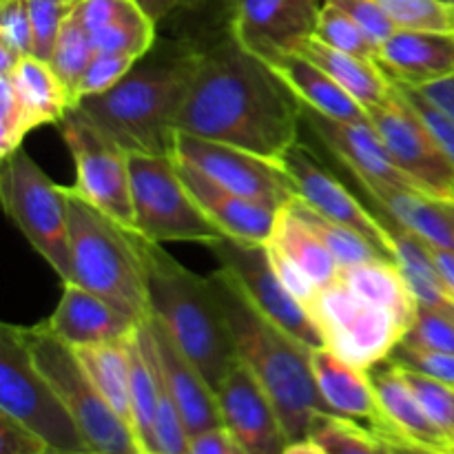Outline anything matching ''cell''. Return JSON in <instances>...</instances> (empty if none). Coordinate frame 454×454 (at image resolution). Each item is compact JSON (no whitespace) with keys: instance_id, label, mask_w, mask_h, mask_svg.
Returning a JSON list of instances; mask_svg holds the SVG:
<instances>
[{"instance_id":"cell-23","label":"cell","mask_w":454,"mask_h":454,"mask_svg":"<svg viewBox=\"0 0 454 454\" xmlns=\"http://www.w3.org/2000/svg\"><path fill=\"white\" fill-rule=\"evenodd\" d=\"M315 384L333 415L346 417L371 430L386 424L371 371L346 362L331 348H315L310 353Z\"/></svg>"},{"instance_id":"cell-10","label":"cell","mask_w":454,"mask_h":454,"mask_svg":"<svg viewBox=\"0 0 454 454\" xmlns=\"http://www.w3.org/2000/svg\"><path fill=\"white\" fill-rule=\"evenodd\" d=\"M309 315L322 331L326 348L364 371L388 359L408 333L393 310L340 278L317 293Z\"/></svg>"},{"instance_id":"cell-8","label":"cell","mask_w":454,"mask_h":454,"mask_svg":"<svg viewBox=\"0 0 454 454\" xmlns=\"http://www.w3.org/2000/svg\"><path fill=\"white\" fill-rule=\"evenodd\" d=\"M0 412L40 434L51 452H91L60 395L35 366L20 326L13 324L0 326Z\"/></svg>"},{"instance_id":"cell-18","label":"cell","mask_w":454,"mask_h":454,"mask_svg":"<svg viewBox=\"0 0 454 454\" xmlns=\"http://www.w3.org/2000/svg\"><path fill=\"white\" fill-rule=\"evenodd\" d=\"M222 426L248 454H284L291 443L278 408L242 362L215 390Z\"/></svg>"},{"instance_id":"cell-60","label":"cell","mask_w":454,"mask_h":454,"mask_svg":"<svg viewBox=\"0 0 454 454\" xmlns=\"http://www.w3.org/2000/svg\"><path fill=\"white\" fill-rule=\"evenodd\" d=\"M452 13H454V3H452Z\"/></svg>"},{"instance_id":"cell-57","label":"cell","mask_w":454,"mask_h":454,"mask_svg":"<svg viewBox=\"0 0 454 454\" xmlns=\"http://www.w3.org/2000/svg\"><path fill=\"white\" fill-rule=\"evenodd\" d=\"M434 454V452H433ZM442 454H454V448H450V450H448V452H442Z\"/></svg>"},{"instance_id":"cell-33","label":"cell","mask_w":454,"mask_h":454,"mask_svg":"<svg viewBox=\"0 0 454 454\" xmlns=\"http://www.w3.org/2000/svg\"><path fill=\"white\" fill-rule=\"evenodd\" d=\"M309 437L326 454H395L393 446L375 430L331 412L315 417Z\"/></svg>"},{"instance_id":"cell-38","label":"cell","mask_w":454,"mask_h":454,"mask_svg":"<svg viewBox=\"0 0 454 454\" xmlns=\"http://www.w3.org/2000/svg\"><path fill=\"white\" fill-rule=\"evenodd\" d=\"M399 371H402L403 380L408 381L415 397L419 399L426 415L454 439V386L421 375V372L406 371L402 366H399Z\"/></svg>"},{"instance_id":"cell-32","label":"cell","mask_w":454,"mask_h":454,"mask_svg":"<svg viewBox=\"0 0 454 454\" xmlns=\"http://www.w3.org/2000/svg\"><path fill=\"white\" fill-rule=\"evenodd\" d=\"M286 208L291 213H295V215L300 217V220L304 222L324 244H326V248L335 255L340 266H357L368 264V262L388 260V257L381 255L368 239H364L362 235L355 233V231L346 229V226L337 224V222L328 220L326 215L315 211V208L310 207V204H306L301 198H293L291 202L286 204ZM395 264H397V262H395Z\"/></svg>"},{"instance_id":"cell-24","label":"cell","mask_w":454,"mask_h":454,"mask_svg":"<svg viewBox=\"0 0 454 454\" xmlns=\"http://www.w3.org/2000/svg\"><path fill=\"white\" fill-rule=\"evenodd\" d=\"M372 386L377 390L381 412L386 424L375 433H393L424 450L442 454L454 448V439L443 433L421 408L419 399L415 397L408 381L403 380L397 364L384 359L381 364L371 368Z\"/></svg>"},{"instance_id":"cell-58","label":"cell","mask_w":454,"mask_h":454,"mask_svg":"<svg viewBox=\"0 0 454 454\" xmlns=\"http://www.w3.org/2000/svg\"><path fill=\"white\" fill-rule=\"evenodd\" d=\"M65 3H80V0H65Z\"/></svg>"},{"instance_id":"cell-1","label":"cell","mask_w":454,"mask_h":454,"mask_svg":"<svg viewBox=\"0 0 454 454\" xmlns=\"http://www.w3.org/2000/svg\"><path fill=\"white\" fill-rule=\"evenodd\" d=\"M300 124L301 102L288 84L229 38L202 51L177 131L279 162L300 142Z\"/></svg>"},{"instance_id":"cell-25","label":"cell","mask_w":454,"mask_h":454,"mask_svg":"<svg viewBox=\"0 0 454 454\" xmlns=\"http://www.w3.org/2000/svg\"><path fill=\"white\" fill-rule=\"evenodd\" d=\"M78 13L98 51L142 58L155 44V20L136 0H80Z\"/></svg>"},{"instance_id":"cell-42","label":"cell","mask_w":454,"mask_h":454,"mask_svg":"<svg viewBox=\"0 0 454 454\" xmlns=\"http://www.w3.org/2000/svg\"><path fill=\"white\" fill-rule=\"evenodd\" d=\"M388 359L406 371L421 372V375L454 386V353H439V350L399 344Z\"/></svg>"},{"instance_id":"cell-39","label":"cell","mask_w":454,"mask_h":454,"mask_svg":"<svg viewBox=\"0 0 454 454\" xmlns=\"http://www.w3.org/2000/svg\"><path fill=\"white\" fill-rule=\"evenodd\" d=\"M78 3L65 0H29L31 31H34V56L40 60L51 58L62 25Z\"/></svg>"},{"instance_id":"cell-7","label":"cell","mask_w":454,"mask_h":454,"mask_svg":"<svg viewBox=\"0 0 454 454\" xmlns=\"http://www.w3.org/2000/svg\"><path fill=\"white\" fill-rule=\"evenodd\" d=\"M0 200L9 220L62 284L74 282L65 186L56 184L22 146L0 164Z\"/></svg>"},{"instance_id":"cell-14","label":"cell","mask_w":454,"mask_h":454,"mask_svg":"<svg viewBox=\"0 0 454 454\" xmlns=\"http://www.w3.org/2000/svg\"><path fill=\"white\" fill-rule=\"evenodd\" d=\"M176 158L200 168L224 189L278 211L297 198L295 184L282 164L224 142L177 133Z\"/></svg>"},{"instance_id":"cell-16","label":"cell","mask_w":454,"mask_h":454,"mask_svg":"<svg viewBox=\"0 0 454 454\" xmlns=\"http://www.w3.org/2000/svg\"><path fill=\"white\" fill-rule=\"evenodd\" d=\"M301 122L353 173L362 189L424 193L419 184L395 164L393 155L388 153L371 120L368 122H341V120H333L301 105Z\"/></svg>"},{"instance_id":"cell-19","label":"cell","mask_w":454,"mask_h":454,"mask_svg":"<svg viewBox=\"0 0 454 454\" xmlns=\"http://www.w3.org/2000/svg\"><path fill=\"white\" fill-rule=\"evenodd\" d=\"M145 324L146 331H149L155 362H158L164 381H167L168 390H171L173 399H176L177 408L184 417L191 437L204 433V430L215 428V426H222L217 395L208 386V381L204 380L202 372L182 353L180 346L171 340L167 328L153 315H149Z\"/></svg>"},{"instance_id":"cell-51","label":"cell","mask_w":454,"mask_h":454,"mask_svg":"<svg viewBox=\"0 0 454 454\" xmlns=\"http://www.w3.org/2000/svg\"><path fill=\"white\" fill-rule=\"evenodd\" d=\"M377 434H381V437H384L386 442H388L390 446H393L395 454H433V452L424 450V448L415 446V443L406 442V439L397 437V434H393V433H386V430H381V433H377Z\"/></svg>"},{"instance_id":"cell-45","label":"cell","mask_w":454,"mask_h":454,"mask_svg":"<svg viewBox=\"0 0 454 454\" xmlns=\"http://www.w3.org/2000/svg\"><path fill=\"white\" fill-rule=\"evenodd\" d=\"M397 87L402 89V93L406 96L408 105H411L412 109L417 111V115L424 120V124L430 129V133L434 136V140L439 142V146L446 151L448 158L454 162V120L450 118V115L443 114L442 109H437L433 102L426 100V98L421 96L419 91H415V89L403 87V84H397Z\"/></svg>"},{"instance_id":"cell-17","label":"cell","mask_w":454,"mask_h":454,"mask_svg":"<svg viewBox=\"0 0 454 454\" xmlns=\"http://www.w3.org/2000/svg\"><path fill=\"white\" fill-rule=\"evenodd\" d=\"M319 0H231V38L269 60L315 35Z\"/></svg>"},{"instance_id":"cell-34","label":"cell","mask_w":454,"mask_h":454,"mask_svg":"<svg viewBox=\"0 0 454 454\" xmlns=\"http://www.w3.org/2000/svg\"><path fill=\"white\" fill-rule=\"evenodd\" d=\"M96 53L98 49L93 44L91 34L84 27L78 7H74V12L69 13V18L62 25L56 47H53L51 58H49V65L60 75L75 105H78V84L82 80L84 71L89 69L91 60L96 58Z\"/></svg>"},{"instance_id":"cell-50","label":"cell","mask_w":454,"mask_h":454,"mask_svg":"<svg viewBox=\"0 0 454 454\" xmlns=\"http://www.w3.org/2000/svg\"><path fill=\"white\" fill-rule=\"evenodd\" d=\"M136 3L140 4V7L145 9V12L149 13L155 22H160L162 18H167L176 7H180V4H177V0H136Z\"/></svg>"},{"instance_id":"cell-21","label":"cell","mask_w":454,"mask_h":454,"mask_svg":"<svg viewBox=\"0 0 454 454\" xmlns=\"http://www.w3.org/2000/svg\"><path fill=\"white\" fill-rule=\"evenodd\" d=\"M176 167L195 202L222 233L235 239H244V242H269L275 224H278V208H270L266 204L224 189L208 176H204L200 168L177 158Z\"/></svg>"},{"instance_id":"cell-35","label":"cell","mask_w":454,"mask_h":454,"mask_svg":"<svg viewBox=\"0 0 454 454\" xmlns=\"http://www.w3.org/2000/svg\"><path fill=\"white\" fill-rule=\"evenodd\" d=\"M315 38L326 43L328 47L353 53V56L364 58V60L377 62V58H380V44L348 13H344L340 7L326 3V0H324L322 9H319Z\"/></svg>"},{"instance_id":"cell-28","label":"cell","mask_w":454,"mask_h":454,"mask_svg":"<svg viewBox=\"0 0 454 454\" xmlns=\"http://www.w3.org/2000/svg\"><path fill=\"white\" fill-rule=\"evenodd\" d=\"M293 51L301 53L309 60H313L319 69L326 71L366 111L388 102L390 93H393L395 82L384 74V69L377 62L364 60V58L353 56V53L328 47L326 43H322L315 35L301 40Z\"/></svg>"},{"instance_id":"cell-4","label":"cell","mask_w":454,"mask_h":454,"mask_svg":"<svg viewBox=\"0 0 454 454\" xmlns=\"http://www.w3.org/2000/svg\"><path fill=\"white\" fill-rule=\"evenodd\" d=\"M133 235L145 262L151 315L217 390L239 359L211 282L180 264L162 244L137 231Z\"/></svg>"},{"instance_id":"cell-36","label":"cell","mask_w":454,"mask_h":454,"mask_svg":"<svg viewBox=\"0 0 454 454\" xmlns=\"http://www.w3.org/2000/svg\"><path fill=\"white\" fill-rule=\"evenodd\" d=\"M397 31H450L452 4L443 0H377Z\"/></svg>"},{"instance_id":"cell-53","label":"cell","mask_w":454,"mask_h":454,"mask_svg":"<svg viewBox=\"0 0 454 454\" xmlns=\"http://www.w3.org/2000/svg\"><path fill=\"white\" fill-rule=\"evenodd\" d=\"M284 454H326L324 452V448L319 446L317 442H313V439H300V442H291L286 446V450Z\"/></svg>"},{"instance_id":"cell-52","label":"cell","mask_w":454,"mask_h":454,"mask_svg":"<svg viewBox=\"0 0 454 454\" xmlns=\"http://www.w3.org/2000/svg\"><path fill=\"white\" fill-rule=\"evenodd\" d=\"M22 56L18 51H13L9 44L0 43V75L3 74H12L18 65H20Z\"/></svg>"},{"instance_id":"cell-49","label":"cell","mask_w":454,"mask_h":454,"mask_svg":"<svg viewBox=\"0 0 454 454\" xmlns=\"http://www.w3.org/2000/svg\"><path fill=\"white\" fill-rule=\"evenodd\" d=\"M430 253H433V260L434 264H437L439 273H442V278L446 279L448 288H450V293L454 295V251L450 248H437V247H430Z\"/></svg>"},{"instance_id":"cell-43","label":"cell","mask_w":454,"mask_h":454,"mask_svg":"<svg viewBox=\"0 0 454 454\" xmlns=\"http://www.w3.org/2000/svg\"><path fill=\"white\" fill-rule=\"evenodd\" d=\"M0 43L9 44L22 58L34 56L29 0H3L0 3Z\"/></svg>"},{"instance_id":"cell-44","label":"cell","mask_w":454,"mask_h":454,"mask_svg":"<svg viewBox=\"0 0 454 454\" xmlns=\"http://www.w3.org/2000/svg\"><path fill=\"white\" fill-rule=\"evenodd\" d=\"M326 3L335 4L341 12L348 13L380 47L384 40H388L397 31L377 0H326Z\"/></svg>"},{"instance_id":"cell-54","label":"cell","mask_w":454,"mask_h":454,"mask_svg":"<svg viewBox=\"0 0 454 454\" xmlns=\"http://www.w3.org/2000/svg\"><path fill=\"white\" fill-rule=\"evenodd\" d=\"M207 3V0H177V4H180V7H184V9H195V7H200V4H204Z\"/></svg>"},{"instance_id":"cell-37","label":"cell","mask_w":454,"mask_h":454,"mask_svg":"<svg viewBox=\"0 0 454 454\" xmlns=\"http://www.w3.org/2000/svg\"><path fill=\"white\" fill-rule=\"evenodd\" d=\"M38 127L18 93L12 75H0V158L20 149L27 133Z\"/></svg>"},{"instance_id":"cell-30","label":"cell","mask_w":454,"mask_h":454,"mask_svg":"<svg viewBox=\"0 0 454 454\" xmlns=\"http://www.w3.org/2000/svg\"><path fill=\"white\" fill-rule=\"evenodd\" d=\"M13 84L25 100L27 109L34 115L35 124H60V120L75 106L69 89L53 71L47 60L35 56L22 58L20 65L12 71Z\"/></svg>"},{"instance_id":"cell-6","label":"cell","mask_w":454,"mask_h":454,"mask_svg":"<svg viewBox=\"0 0 454 454\" xmlns=\"http://www.w3.org/2000/svg\"><path fill=\"white\" fill-rule=\"evenodd\" d=\"M35 366L56 388L93 454H142L131 426L111 408L82 368L75 350L49 331L47 322L20 326Z\"/></svg>"},{"instance_id":"cell-9","label":"cell","mask_w":454,"mask_h":454,"mask_svg":"<svg viewBox=\"0 0 454 454\" xmlns=\"http://www.w3.org/2000/svg\"><path fill=\"white\" fill-rule=\"evenodd\" d=\"M133 231L151 242H195L208 247L222 231L200 208L176 167V158L129 153Z\"/></svg>"},{"instance_id":"cell-59","label":"cell","mask_w":454,"mask_h":454,"mask_svg":"<svg viewBox=\"0 0 454 454\" xmlns=\"http://www.w3.org/2000/svg\"><path fill=\"white\" fill-rule=\"evenodd\" d=\"M443 3H450V4H452V3H454V0H443Z\"/></svg>"},{"instance_id":"cell-3","label":"cell","mask_w":454,"mask_h":454,"mask_svg":"<svg viewBox=\"0 0 454 454\" xmlns=\"http://www.w3.org/2000/svg\"><path fill=\"white\" fill-rule=\"evenodd\" d=\"M208 282L224 313L238 359L255 375L278 408L288 439H309L315 417L331 412L315 384L313 348L264 317L224 269L208 275Z\"/></svg>"},{"instance_id":"cell-13","label":"cell","mask_w":454,"mask_h":454,"mask_svg":"<svg viewBox=\"0 0 454 454\" xmlns=\"http://www.w3.org/2000/svg\"><path fill=\"white\" fill-rule=\"evenodd\" d=\"M368 120L395 164L419 184L426 195L442 202H454V162L439 146L424 120L408 105L395 84L388 102L368 109Z\"/></svg>"},{"instance_id":"cell-29","label":"cell","mask_w":454,"mask_h":454,"mask_svg":"<svg viewBox=\"0 0 454 454\" xmlns=\"http://www.w3.org/2000/svg\"><path fill=\"white\" fill-rule=\"evenodd\" d=\"M87 375L111 403L115 412L131 426V353L129 337L109 344L74 348ZM133 430V428H131Z\"/></svg>"},{"instance_id":"cell-11","label":"cell","mask_w":454,"mask_h":454,"mask_svg":"<svg viewBox=\"0 0 454 454\" xmlns=\"http://www.w3.org/2000/svg\"><path fill=\"white\" fill-rule=\"evenodd\" d=\"M58 129L75 162L74 189L102 213L133 229L129 151L75 106Z\"/></svg>"},{"instance_id":"cell-31","label":"cell","mask_w":454,"mask_h":454,"mask_svg":"<svg viewBox=\"0 0 454 454\" xmlns=\"http://www.w3.org/2000/svg\"><path fill=\"white\" fill-rule=\"evenodd\" d=\"M269 244L291 257L317 286H328L340 275V262L328 251L326 244L286 207L279 208L278 224H275Z\"/></svg>"},{"instance_id":"cell-47","label":"cell","mask_w":454,"mask_h":454,"mask_svg":"<svg viewBox=\"0 0 454 454\" xmlns=\"http://www.w3.org/2000/svg\"><path fill=\"white\" fill-rule=\"evenodd\" d=\"M189 454H248L239 446L238 439L224 428V426H215L211 430L193 434L189 443Z\"/></svg>"},{"instance_id":"cell-2","label":"cell","mask_w":454,"mask_h":454,"mask_svg":"<svg viewBox=\"0 0 454 454\" xmlns=\"http://www.w3.org/2000/svg\"><path fill=\"white\" fill-rule=\"evenodd\" d=\"M202 49H151L114 89L75 105L129 153L176 158L177 120Z\"/></svg>"},{"instance_id":"cell-46","label":"cell","mask_w":454,"mask_h":454,"mask_svg":"<svg viewBox=\"0 0 454 454\" xmlns=\"http://www.w3.org/2000/svg\"><path fill=\"white\" fill-rule=\"evenodd\" d=\"M47 442L13 417L0 412V454H47Z\"/></svg>"},{"instance_id":"cell-41","label":"cell","mask_w":454,"mask_h":454,"mask_svg":"<svg viewBox=\"0 0 454 454\" xmlns=\"http://www.w3.org/2000/svg\"><path fill=\"white\" fill-rule=\"evenodd\" d=\"M137 60L140 58L98 51L78 84V102L87 96H98V93H105L109 89H114L133 69V65Z\"/></svg>"},{"instance_id":"cell-48","label":"cell","mask_w":454,"mask_h":454,"mask_svg":"<svg viewBox=\"0 0 454 454\" xmlns=\"http://www.w3.org/2000/svg\"><path fill=\"white\" fill-rule=\"evenodd\" d=\"M415 91H419L426 100L433 102L437 109H442L443 114L450 115L454 120V75L439 80V82L424 84V87L415 89Z\"/></svg>"},{"instance_id":"cell-26","label":"cell","mask_w":454,"mask_h":454,"mask_svg":"<svg viewBox=\"0 0 454 454\" xmlns=\"http://www.w3.org/2000/svg\"><path fill=\"white\" fill-rule=\"evenodd\" d=\"M288 84L297 100L341 122H368V111L313 60L297 51H282L264 60Z\"/></svg>"},{"instance_id":"cell-55","label":"cell","mask_w":454,"mask_h":454,"mask_svg":"<svg viewBox=\"0 0 454 454\" xmlns=\"http://www.w3.org/2000/svg\"><path fill=\"white\" fill-rule=\"evenodd\" d=\"M448 211H450V215H452V222H454V202H448Z\"/></svg>"},{"instance_id":"cell-20","label":"cell","mask_w":454,"mask_h":454,"mask_svg":"<svg viewBox=\"0 0 454 454\" xmlns=\"http://www.w3.org/2000/svg\"><path fill=\"white\" fill-rule=\"evenodd\" d=\"M137 324L140 322L75 282L62 284L60 301L47 319L49 331L71 348L122 341L133 335Z\"/></svg>"},{"instance_id":"cell-15","label":"cell","mask_w":454,"mask_h":454,"mask_svg":"<svg viewBox=\"0 0 454 454\" xmlns=\"http://www.w3.org/2000/svg\"><path fill=\"white\" fill-rule=\"evenodd\" d=\"M284 171L293 180L297 189V198L304 200L306 204L326 215L328 220L346 226L362 235L364 239L372 244L377 251L388 260H395V239L390 235L388 226L380 215L368 211L366 204L350 193L326 167L317 160V155L306 145L297 142L288 149V153L279 160Z\"/></svg>"},{"instance_id":"cell-22","label":"cell","mask_w":454,"mask_h":454,"mask_svg":"<svg viewBox=\"0 0 454 454\" xmlns=\"http://www.w3.org/2000/svg\"><path fill=\"white\" fill-rule=\"evenodd\" d=\"M377 65L393 82L419 89L454 75V29L395 31L380 47Z\"/></svg>"},{"instance_id":"cell-12","label":"cell","mask_w":454,"mask_h":454,"mask_svg":"<svg viewBox=\"0 0 454 454\" xmlns=\"http://www.w3.org/2000/svg\"><path fill=\"white\" fill-rule=\"evenodd\" d=\"M208 251L220 262V269H224L239 291L247 295V300L260 310L264 317L278 324L282 331L295 337L309 348H324V335L309 315V310L288 293V288L279 282L273 264H270L269 248L266 244L244 242L231 235H222L213 244H208Z\"/></svg>"},{"instance_id":"cell-27","label":"cell","mask_w":454,"mask_h":454,"mask_svg":"<svg viewBox=\"0 0 454 454\" xmlns=\"http://www.w3.org/2000/svg\"><path fill=\"white\" fill-rule=\"evenodd\" d=\"M375 204L380 220L393 222L415 233L426 244L454 251V222L448 202L424 193H406L393 189H364Z\"/></svg>"},{"instance_id":"cell-40","label":"cell","mask_w":454,"mask_h":454,"mask_svg":"<svg viewBox=\"0 0 454 454\" xmlns=\"http://www.w3.org/2000/svg\"><path fill=\"white\" fill-rule=\"evenodd\" d=\"M399 344L439 350V353H454V317L419 306L415 322Z\"/></svg>"},{"instance_id":"cell-5","label":"cell","mask_w":454,"mask_h":454,"mask_svg":"<svg viewBox=\"0 0 454 454\" xmlns=\"http://www.w3.org/2000/svg\"><path fill=\"white\" fill-rule=\"evenodd\" d=\"M65 193L74 282L145 322L151 315L149 288L133 229L93 207L74 186H65Z\"/></svg>"},{"instance_id":"cell-56","label":"cell","mask_w":454,"mask_h":454,"mask_svg":"<svg viewBox=\"0 0 454 454\" xmlns=\"http://www.w3.org/2000/svg\"><path fill=\"white\" fill-rule=\"evenodd\" d=\"M47 454H91V452H47Z\"/></svg>"}]
</instances>
